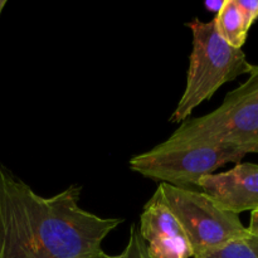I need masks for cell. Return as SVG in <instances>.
Returning <instances> with one entry per match:
<instances>
[{
	"instance_id": "cell-1",
	"label": "cell",
	"mask_w": 258,
	"mask_h": 258,
	"mask_svg": "<svg viewBox=\"0 0 258 258\" xmlns=\"http://www.w3.org/2000/svg\"><path fill=\"white\" fill-rule=\"evenodd\" d=\"M81 186L44 198L0 166V258H101L102 242L123 219L80 206Z\"/></svg>"
},
{
	"instance_id": "cell-2",
	"label": "cell",
	"mask_w": 258,
	"mask_h": 258,
	"mask_svg": "<svg viewBox=\"0 0 258 258\" xmlns=\"http://www.w3.org/2000/svg\"><path fill=\"white\" fill-rule=\"evenodd\" d=\"M193 35V48L189 57L186 86L169 121L181 123L194 110L223 85L239 76L249 75L256 66L247 60L243 50L233 48L222 39L214 20L188 23Z\"/></svg>"
},
{
	"instance_id": "cell-3",
	"label": "cell",
	"mask_w": 258,
	"mask_h": 258,
	"mask_svg": "<svg viewBox=\"0 0 258 258\" xmlns=\"http://www.w3.org/2000/svg\"><path fill=\"white\" fill-rule=\"evenodd\" d=\"M165 143L232 145L258 154V66L218 108L181 122Z\"/></svg>"
},
{
	"instance_id": "cell-4",
	"label": "cell",
	"mask_w": 258,
	"mask_h": 258,
	"mask_svg": "<svg viewBox=\"0 0 258 258\" xmlns=\"http://www.w3.org/2000/svg\"><path fill=\"white\" fill-rule=\"evenodd\" d=\"M248 155L244 149L214 144L161 143L151 150L133 156L128 166L145 178L178 188L197 186L203 176L214 174L223 165L237 163Z\"/></svg>"
},
{
	"instance_id": "cell-5",
	"label": "cell",
	"mask_w": 258,
	"mask_h": 258,
	"mask_svg": "<svg viewBox=\"0 0 258 258\" xmlns=\"http://www.w3.org/2000/svg\"><path fill=\"white\" fill-rule=\"evenodd\" d=\"M156 190L180 222L193 247L194 257L248 233L237 214L222 209L203 191L165 183L159 184Z\"/></svg>"
},
{
	"instance_id": "cell-6",
	"label": "cell",
	"mask_w": 258,
	"mask_h": 258,
	"mask_svg": "<svg viewBox=\"0 0 258 258\" xmlns=\"http://www.w3.org/2000/svg\"><path fill=\"white\" fill-rule=\"evenodd\" d=\"M138 229L151 258L194 257L185 231L158 190L144 207Z\"/></svg>"
},
{
	"instance_id": "cell-7",
	"label": "cell",
	"mask_w": 258,
	"mask_h": 258,
	"mask_svg": "<svg viewBox=\"0 0 258 258\" xmlns=\"http://www.w3.org/2000/svg\"><path fill=\"white\" fill-rule=\"evenodd\" d=\"M222 209L238 216L258 209V165L239 163L222 173L206 175L197 184Z\"/></svg>"
},
{
	"instance_id": "cell-8",
	"label": "cell",
	"mask_w": 258,
	"mask_h": 258,
	"mask_svg": "<svg viewBox=\"0 0 258 258\" xmlns=\"http://www.w3.org/2000/svg\"><path fill=\"white\" fill-rule=\"evenodd\" d=\"M213 20L222 39L231 47L242 49L251 28L247 25L236 0H224L223 7Z\"/></svg>"
},
{
	"instance_id": "cell-9",
	"label": "cell",
	"mask_w": 258,
	"mask_h": 258,
	"mask_svg": "<svg viewBox=\"0 0 258 258\" xmlns=\"http://www.w3.org/2000/svg\"><path fill=\"white\" fill-rule=\"evenodd\" d=\"M194 258H258V236L248 233Z\"/></svg>"
},
{
	"instance_id": "cell-10",
	"label": "cell",
	"mask_w": 258,
	"mask_h": 258,
	"mask_svg": "<svg viewBox=\"0 0 258 258\" xmlns=\"http://www.w3.org/2000/svg\"><path fill=\"white\" fill-rule=\"evenodd\" d=\"M101 258H151V256L149 254L145 241L139 233V229L136 228V226H131L130 236L125 249L116 256L103 253Z\"/></svg>"
},
{
	"instance_id": "cell-11",
	"label": "cell",
	"mask_w": 258,
	"mask_h": 258,
	"mask_svg": "<svg viewBox=\"0 0 258 258\" xmlns=\"http://www.w3.org/2000/svg\"><path fill=\"white\" fill-rule=\"evenodd\" d=\"M244 20L249 28L258 19V0H236Z\"/></svg>"
},
{
	"instance_id": "cell-12",
	"label": "cell",
	"mask_w": 258,
	"mask_h": 258,
	"mask_svg": "<svg viewBox=\"0 0 258 258\" xmlns=\"http://www.w3.org/2000/svg\"><path fill=\"white\" fill-rule=\"evenodd\" d=\"M248 232L254 236H258V209L251 212V221H249Z\"/></svg>"
},
{
	"instance_id": "cell-13",
	"label": "cell",
	"mask_w": 258,
	"mask_h": 258,
	"mask_svg": "<svg viewBox=\"0 0 258 258\" xmlns=\"http://www.w3.org/2000/svg\"><path fill=\"white\" fill-rule=\"evenodd\" d=\"M223 2H207L206 3V8L208 10H211V12H217L218 13L219 10H221V8L223 7Z\"/></svg>"
},
{
	"instance_id": "cell-14",
	"label": "cell",
	"mask_w": 258,
	"mask_h": 258,
	"mask_svg": "<svg viewBox=\"0 0 258 258\" xmlns=\"http://www.w3.org/2000/svg\"><path fill=\"white\" fill-rule=\"evenodd\" d=\"M5 5H7V2H5V0H0V15H2L3 9H4Z\"/></svg>"
}]
</instances>
